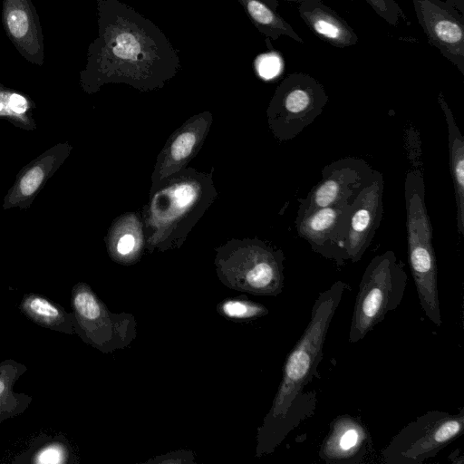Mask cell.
<instances>
[{
    "instance_id": "obj_16",
    "label": "cell",
    "mask_w": 464,
    "mask_h": 464,
    "mask_svg": "<svg viewBox=\"0 0 464 464\" xmlns=\"http://www.w3.org/2000/svg\"><path fill=\"white\" fill-rule=\"evenodd\" d=\"M108 255L114 262L130 266L143 255L145 235L140 214L127 212L117 217L104 237Z\"/></svg>"
},
{
    "instance_id": "obj_13",
    "label": "cell",
    "mask_w": 464,
    "mask_h": 464,
    "mask_svg": "<svg viewBox=\"0 0 464 464\" xmlns=\"http://www.w3.org/2000/svg\"><path fill=\"white\" fill-rule=\"evenodd\" d=\"M72 146L68 141L56 143L24 166L4 197L2 208L27 209L47 181L70 156Z\"/></svg>"
},
{
    "instance_id": "obj_26",
    "label": "cell",
    "mask_w": 464,
    "mask_h": 464,
    "mask_svg": "<svg viewBox=\"0 0 464 464\" xmlns=\"http://www.w3.org/2000/svg\"><path fill=\"white\" fill-rule=\"evenodd\" d=\"M282 67V61L276 53L263 54L256 62V71L259 76L265 80H270L277 76Z\"/></svg>"
},
{
    "instance_id": "obj_12",
    "label": "cell",
    "mask_w": 464,
    "mask_h": 464,
    "mask_svg": "<svg viewBox=\"0 0 464 464\" xmlns=\"http://www.w3.org/2000/svg\"><path fill=\"white\" fill-rule=\"evenodd\" d=\"M212 122V114L204 111L189 117L171 133L156 158L151 185L188 167L202 148Z\"/></svg>"
},
{
    "instance_id": "obj_2",
    "label": "cell",
    "mask_w": 464,
    "mask_h": 464,
    "mask_svg": "<svg viewBox=\"0 0 464 464\" xmlns=\"http://www.w3.org/2000/svg\"><path fill=\"white\" fill-rule=\"evenodd\" d=\"M213 172L186 168L151 185L140 214L147 250L166 252L184 244L218 197Z\"/></svg>"
},
{
    "instance_id": "obj_10",
    "label": "cell",
    "mask_w": 464,
    "mask_h": 464,
    "mask_svg": "<svg viewBox=\"0 0 464 464\" xmlns=\"http://www.w3.org/2000/svg\"><path fill=\"white\" fill-rule=\"evenodd\" d=\"M383 175L375 169L352 203L343 242L346 261H360L372 244L383 217Z\"/></svg>"
},
{
    "instance_id": "obj_23",
    "label": "cell",
    "mask_w": 464,
    "mask_h": 464,
    "mask_svg": "<svg viewBox=\"0 0 464 464\" xmlns=\"http://www.w3.org/2000/svg\"><path fill=\"white\" fill-rule=\"evenodd\" d=\"M306 18L313 30L330 43L347 45L351 42V32L334 16L322 10H315L306 14Z\"/></svg>"
},
{
    "instance_id": "obj_4",
    "label": "cell",
    "mask_w": 464,
    "mask_h": 464,
    "mask_svg": "<svg viewBox=\"0 0 464 464\" xmlns=\"http://www.w3.org/2000/svg\"><path fill=\"white\" fill-rule=\"evenodd\" d=\"M285 256L281 248L254 238H232L216 248L214 265L227 288L255 295L277 296L284 288Z\"/></svg>"
},
{
    "instance_id": "obj_25",
    "label": "cell",
    "mask_w": 464,
    "mask_h": 464,
    "mask_svg": "<svg viewBox=\"0 0 464 464\" xmlns=\"http://www.w3.org/2000/svg\"><path fill=\"white\" fill-rule=\"evenodd\" d=\"M246 7L251 17L258 24L273 29H279L300 40L285 21L277 16L269 7L258 0H244Z\"/></svg>"
},
{
    "instance_id": "obj_3",
    "label": "cell",
    "mask_w": 464,
    "mask_h": 464,
    "mask_svg": "<svg viewBox=\"0 0 464 464\" xmlns=\"http://www.w3.org/2000/svg\"><path fill=\"white\" fill-rule=\"evenodd\" d=\"M404 198L408 257L418 298L428 319L440 326L442 318L432 227L425 203L423 172L419 166H414L406 173Z\"/></svg>"
},
{
    "instance_id": "obj_27",
    "label": "cell",
    "mask_w": 464,
    "mask_h": 464,
    "mask_svg": "<svg viewBox=\"0 0 464 464\" xmlns=\"http://www.w3.org/2000/svg\"><path fill=\"white\" fill-rule=\"evenodd\" d=\"M195 456L192 450H179L169 451L166 454L160 455L150 459L143 463L150 464H191L195 463Z\"/></svg>"
},
{
    "instance_id": "obj_28",
    "label": "cell",
    "mask_w": 464,
    "mask_h": 464,
    "mask_svg": "<svg viewBox=\"0 0 464 464\" xmlns=\"http://www.w3.org/2000/svg\"><path fill=\"white\" fill-rule=\"evenodd\" d=\"M369 1L376 9L378 8L379 11H381V12L385 11L386 5H385L384 0H369Z\"/></svg>"
},
{
    "instance_id": "obj_18",
    "label": "cell",
    "mask_w": 464,
    "mask_h": 464,
    "mask_svg": "<svg viewBox=\"0 0 464 464\" xmlns=\"http://www.w3.org/2000/svg\"><path fill=\"white\" fill-rule=\"evenodd\" d=\"M19 309L26 318L41 327L74 334L72 313L45 295L34 293L24 295Z\"/></svg>"
},
{
    "instance_id": "obj_17",
    "label": "cell",
    "mask_w": 464,
    "mask_h": 464,
    "mask_svg": "<svg viewBox=\"0 0 464 464\" xmlns=\"http://www.w3.org/2000/svg\"><path fill=\"white\" fill-rule=\"evenodd\" d=\"M438 101L448 130L450 171L455 194L457 231L459 237H464V138L441 92Z\"/></svg>"
},
{
    "instance_id": "obj_9",
    "label": "cell",
    "mask_w": 464,
    "mask_h": 464,
    "mask_svg": "<svg viewBox=\"0 0 464 464\" xmlns=\"http://www.w3.org/2000/svg\"><path fill=\"white\" fill-rule=\"evenodd\" d=\"M374 170L362 159L345 157L325 165L321 179L306 197L299 198L296 216L339 202L353 201L371 181Z\"/></svg>"
},
{
    "instance_id": "obj_8",
    "label": "cell",
    "mask_w": 464,
    "mask_h": 464,
    "mask_svg": "<svg viewBox=\"0 0 464 464\" xmlns=\"http://www.w3.org/2000/svg\"><path fill=\"white\" fill-rule=\"evenodd\" d=\"M327 97L316 85L295 82L280 89L266 111L269 130L279 142L298 136L322 113Z\"/></svg>"
},
{
    "instance_id": "obj_20",
    "label": "cell",
    "mask_w": 464,
    "mask_h": 464,
    "mask_svg": "<svg viewBox=\"0 0 464 464\" xmlns=\"http://www.w3.org/2000/svg\"><path fill=\"white\" fill-rule=\"evenodd\" d=\"M27 371V367L13 359L0 362V422L23 414L33 401V397L15 392L16 381Z\"/></svg>"
},
{
    "instance_id": "obj_24",
    "label": "cell",
    "mask_w": 464,
    "mask_h": 464,
    "mask_svg": "<svg viewBox=\"0 0 464 464\" xmlns=\"http://www.w3.org/2000/svg\"><path fill=\"white\" fill-rule=\"evenodd\" d=\"M218 312L222 316L237 321H249L266 315L268 309L260 303L248 299H226L218 304Z\"/></svg>"
},
{
    "instance_id": "obj_6",
    "label": "cell",
    "mask_w": 464,
    "mask_h": 464,
    "mask_svg": "<svg viewBox=\"0 0 464 464\" xmlns=\"http://www.w3.org/2000/svg\"><path fill=\"white\" fill-rule=\"evenodd\" d=\"M71 307L74 334L102 353L124 349L137 336L134 315L110 311L85 282H78L72 288Z\"/></svg>"
},
{
    "instance_id": "obj_1",
    "label": "cell",
    "mask_w": 464,
    "mask_h": 464,
    "mask_svg": "<svg viewBox=\"0 0 464 464\" xmlns=\"http://www.w3.org/2000/svg\"><path fill=\"white\" fill-rule=\"evenodd\" d=\"M349 285L334 282L315 299L310 321L283 367V376L272 405L258 427L256 457L273 453L316 407V392L304 388L316 376L330 324Z\"/></svg>"
},
{
    "instance_id": "obj_5",
    "label": "cell",
    "mask_w": 464,
    "mask_h": 464,
    "mask_svg": "<svg viewBox=\"0 0 464 464\" xmlns=\"http://www.w3.org/2000/svg\"><path fill=\"white\" fill-rule=\"evenodd\" d=\"M405 264L392 250L375 256L367 265L355 297L348 342L358 343L385 315L400 305L407 286Z\"/></svg>"
},
{
    "instance_id": "obj_19",
    "label": "cell",
    "mask_w": 464,
    "mask_h": 464,
    "mask_svg": "<svg viewBox=\"0 0 464 464\" xmlns=\"http://www.w3.org/2000/svg\"><path fill=\"white\" fill-rule=\"evenodd\" d=\"M17 464H72L75 462L73 450L63 434H41L34 438L25 450L12 460Z\"/></svg>"
},
{
    "instance_id": "obj_21",
    "label": "cell",
    "mask_w": 464,
    "mask_h": 464,
    "mask_svg": "<svg viewBox=\"0 0 464 464\" xmlns=\"http://www.w3.org/2000/svg\"><path fill=\"white\" fill-rule=\"evenodd\" d=\"M422 20L428 34L436 44L447 48L455 54L463 56L464 34L462 25L450 14L424 2L420 5Z\"/></svg>"
},
{
    "instance_id": "obj_14",
    "label": "cell",
    "mask_w": 464,
    "mask_h": 464,
    "mask_svg": "<svg viewBox=\"0 0 464 464\" xmlns=\"http://www.w3.org/2000/svg\"><path fill=\"white\" fill-rule=\"evenodd\" d=\"M2 24L6 36L29 63H44V34L32 0H3Z\"/></svg>"
},
{
    "instance_id": "obj_15",
    "label": "cell",
    "mask_w": 464,
    "mask_h": 464,
    "mask_svg": "<svg viewBox=\"0 0 464 464\" xmlns=\"http://www.w3.org/2000/svg\"><path fill=\"white\" fill-rule=\"evenodd\" d=\"M372 448V437L358 419L342 414L334 419L318 455L328 464H360Z\"/></svg>"
},
{
    "instance_id": "obj_7",
    "label": "cell",
    "mask_w": 464,
    "mask_h": 464,
    "mask_svg": "<svg viewBox=\"0 0 464 464\" xmlns=\"http://www.w3.org/2000/svg\"><path fill=\"white\" fill-rule=\"evenodd\" d=\"M464 409L458 413L429 411L404 426L382 450L387 464H421L460 437Z\"/></svg>"
},
{
    "instance_id": "obj_11",
    "label": "cell",
    "mask_w": 464,
    "mask_h": 464,
    "mask_svg": "<svg viewBox=\"0 0 464 464\" xmlns=\"http://www.w3.org/2000/svg\"><path fill=\"white\" fill-rule=\"evenodd\" d=\"M353 201L335 203L296 216L295 230L311 249L338 266L346 262L343 249L347 218Z\"/></svg>"
},
{
    "instance_id": "obj_22",
    "label": "cell",
    "mask_w": 464,
    "mask_h": 464,
    "mask_svg": "<svg viewBox=\"0 0 464 464\" xmlns=\"http://www.w3.org/2000/svg\"><path fill=\"white\" fill-rule=\"evenodd\" d=\"M35 107L28 95L0 82V118L19 129L34 130L36 129V121L33 117Z\"/></svg>"
}]
</instances>
